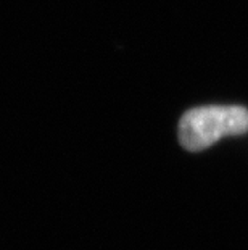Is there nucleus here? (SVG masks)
Instances as JSON below:
<instances>
[{
  "label": "nucleus",
  "instance_id": "1",
  "mask_svg": "<svg viewBox=\"0 0 248 250\" xmlns=\"http://www.w3.org/2000/svg\"><path fill=\"white\" fill-rule=\"evenodd\" d=\"M248 131V110L237 105H210L189 110L179 125L184 148L200 152L226 136Z\"/></svg>",
  "mask_w": 248,
  "mask_h": 250
}]
</instances>
